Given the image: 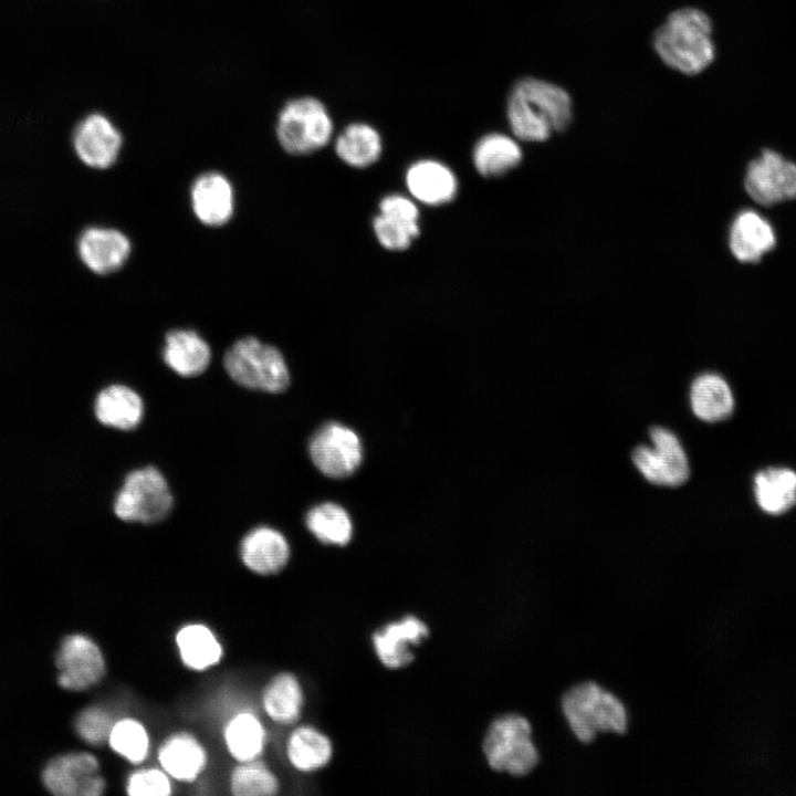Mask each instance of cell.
Here are the masks:
<instances>
[{
  "mask_svg": "<svg viewBox=\"0 0 796 796\" xmlns=\"http://www.w3.org/2000/svg\"><path fill=\"white\" fill-rule=\"evenodd\" d=\"M505 111L510 129L517 140L540 143L569 126L573 101L562 86L525 76L511 87Z\"/></svg>",
  "mask_w": 796,
  "mask_h": 796,
  "instance_id": "cell-1",
  "label": "cell"
},
{
  "mask_svg": "<svg viewBox=\"0 0 796 796\" xmlns=\"http://www.w3.org/2000/svg\"><path fill=\"white\" fill-rule=\"evenodd\" d=\"M713 24L702 10L684 7L671 12L653 34V49L670 69L696 75L715 59Z\"/></svg>",
  "mask_w": 796,
  "mask_h": 796,
  "instance_id": "cell-2",
  "label": "cell"
},
{
  "mask_svg": "<svg viewBox=\"0 0 796 796\" xmlns=\"http://www.w3.org/2000/svg\"><path fill=\"white\" fill-rule=\"evenodd\" d=\"M561 710L572 733L584 744L599 734H622L628 729L625 704L594 681L568 688L561 698Z\"/></svg>",
  "mask_w": 796,
  "mask_h": 796,
  "instance_id": "cell-3",
  "label": "cell"
},
{
  "mask_svg": "<svg viewBox=\"0 0 796 796\" xmlns=\"http://www.w3.org/2000/svg\"><path fill=\"white\" fill-rule=\"evenodd\" d=\"M482 751L493 771L511 776H526L540 763L532 725L526 718L515 713L499 716L489 725Z\"/></svg>",
  "mask_w": 796,
  "mask_h": 796,
  "instance_id": "cell-4",
  "label": "cell"
},
{
  "mask_svg": "<svg viewBox=\"0 0 796 796\" xmlns=\"http://www.w3.org/2000/svg\"><path fill=\"white\" fill-rule=\"evenodd\" d=\"M281 147L294 156H306L325 148L334 137V121L326 105L316 97L289 101L276 122Z\"/></svg>",
  "mask_w": 796,
  "mask_h": 796,
  "instance_id": "cell-5",
  "label": "cell"
},
{
  "mask_svg": "<svg viewBox=\"0 0 796 796\" xmlns=\"http://www.w3.org/2000/svg\"><path fill=\"white\" fill-rule=\"evenodd\" d=\"M228 375L240 386L276 394L290 384V373L282 353L255 337L237 341L223 359Z\"/></svg>",
  "mask_w": 796,
  "mask_h": 796,
  "instance_id": "cell-6",
  "label": "cell"
},
{
  "mask_svg": "<svg viewBox=\"0 0 796 796\" xmlns=\"http://www.w3.org/2000/svg\"><path fill=\"white\" fill-rule=\"evenodd\" d=\"M174 500L165 476L154 467L132 471L114 503L116 516L127 522L156 523L164 520Z\"/></svg>",
  "mask_w": 796,
  "mask_h": 796,
  "instance_id": "cell-7",
  "label": "cell"
},
{
  "mask_svg": "<svg viewBox=\"0 0 796 796\" xmlns=\"http://www.w3.org/2000/svg\"><path fill=\"white\" fill-rule=\"evenodd\" d=\"M652 447L639 446L632 452L638 471L650 483L679 486L690 475L688 457L674 433L662 427L649 431Z\"/></svg>",
  "mask_w": 796,
  "mask_h": 796,
  "instance_id": "cell-8",
  "label": "cell"
},
{
  "mask_svg": "<svg viewBox=\"0 0 796 796\" xmlns=\"http://www.w3.org/2000/svg\"><path fill=\"white\" fill-rule=\"evenodd\" d=\"M310 455L325 475L343 479L352 475L363 460L359 437L348 427L328 422L321 427L310 441Z\"/></svg>",
  "mask_w": 796,
  "mask_h": 796,
  "instance_id": "cell-9",
  "label": "cell"
},
{
  "mask_svg": "<svg viewBox=\"0 0 796 796\" xmlns=\"http://www.w3.org/2000/svg\"><path fill=\"white\" fill-rule=\"evenodd\" d=\"M43 783L59 796H100L106 787L98 760L87 752L53 758L44 768Z\"/></svg>",
  "mask_w": 796,
  "mask_h": 796,
  "instance_id": "cell-10",
  "label": "cell"
},
{
  "mask_svg": "<svg viewBox=\"0 0 796 796\" xmlns=\"http://www.w3.org/2000/svg\"><path fill=\"white\" fill-rule=\"evenodd\" d=\"M59 684L71 691L96 685L106 673V662L97 643L84 635L67 636L56 653Z\"/></svg>",
  "mask_w": 796,
  "mask_h": 796,
  "instance_id": "cell-11",
  "label": "cell"
},
{
  "mask_svg": "<svg viewBox=\"0 0 796 796\" xmlns=\"http://www.w3.org/2000/svg\"><path fill=\"white\" fill-rule=\"evenodd\" d=\"M744 184L750 197L764 206L796 198V165L765 149L747 166Z\"/></svg>",
  "mask_w": 796,
  "mask_h": 796,
  "instance_id": "cell-12",
  "label": "cell"
},
{
  "mask_svg": "<svg viewBox=\"0 0 796 796\" xmlns=\"http://www.w3.org/2000/svg\"><path fill=\"white\" fill-rule=\"evenodd\" d=\"M404 181L409 196L419 205L431 208L453 202L460 188L454 170L436 158L412 161L405 171Z\"/></svg>",
  "mask_w": 796,
  "mask_h": 796,
  "instance_id": "cell-13",
  "label": "cell"
},
{
  "mask_svg": "<svg viewBox=\"0 0 796 796\" xmlns=\"http://www.w3.org/2000/svg\"><path fill=\"white\" fill-rule=\"evenodd\" d=\"M123 137L102 114H91L75 128L73 145L78 158L92 168L105 169L117 159Z\"/></svg>",
  "mask_w": 796,
  "mask_h": 796,
  "instance_id": "cell-14",
  "label": "cell"
},
{
  "mask_svg": "<svg viewBox=\"0 0 796 796\" xmlns=\"http://www.w3.org/2000/svg\"><path fill=\"white\" fill-rule=\"evenodd\" d=\"M429 635L428 626L415 616L390 622L373 635V645L380 662L389 669L408 666L415 659L412 647Z\"/></svg>",
  "mask_w": 796,
  "mask_h": 796,
  "instance_id": "cell-15",
  "label": "cell"
},
{
  "mask_svg": "<svg viewBox=\"0 0 796 796\" xmlns=\"http://www.w3.org/2000/svg\"><path fill=\"white\" fill-rule=\"evenodd\" d=\"M78 254L94 273L109 274L121 269L128 259L132 244L121 231L112 228L86 229L78 240Z\"/></svg>",
  "mask_w": 796,
  "mask_h": 796,
  "instance_id": "cell-16",
  "label": "cell"
},
{
  "mask_svg": "<svg viewBox=\"0 0 796 796\" xmlns=\"http://www.w3.org/2000/svg\"><path fill=\"white\" fill-rule=\"evenodd\" d=\"M290 554V545L283 534L268 526L251 530L240 544L242 563L259 575H274L282 570Z\"/></svg>",
  "mask_w": 796,
  "mask_h": 796,
  "instance_id": "cell-17",
  "label": "cell"
},
{
  "mask_svg": "<svg viewBox=\"0 0 796 796\" xmlns=\"http://www.w3.org/2000/svg\"><path fill=\"white\" fill-rule=\"evenodd\" d=\"M190 197L196 217L207 226H222L233 213V188L228 178L219 172L210 171L199 176L191 187Z\"/></svg>",
  "mask_w": 796,
  "mask_h": 796,
  "instance_id": "cell-18",
  "label": "cell"
},
{
  "mask_svg": "<svg viewBox=\"0 0 796 796\" xmlns=\"http://www.w3.org/2000/svg\"><path fill=\"white\" fill-rule=\"evenodd\" d=\"M158 761L170 778L190 783L205 771L208 756L195 735L177 732L169 735L158 748Z\"/></svg>",
  "mask_w": 796,
  "mask_h": 796,
  "instance_id": "cell-19",
  "label": "cell"
},
{
  "mask_svg": "<svg viewBox=\"0 0 796 796\" xmlns=\"http://www.w3.org/2000/svg\"><path fill=\"white\" fill-rule=\"evenodd\" d=\"M334 151L344 165L355 169H366L381 158L384 142L380 133L373 125L353 122L336 135Z\"/></svg>",
  "mask_w": 796,
  "mask_h": 796,
  "instance_id": "cell-20",
  "label": "cell"
},
{
  "mask_svg": "<svg viewBox=\"0 0 796 796\" xmlns=\"http://www.w3.org/2000/svg\"><path fill=\"white\" fill-rule=\"evenodd\" d=\"M472 164L484 178H498L515 169L523 153L515 137L500 132L481 136L472 148Z\"/></svg>",
  "mask_w": 796,
  "mask_h": 796,
  "instance_id": "cell-21",
  "label": "cell"
},
{
  "mask_svg": "<svg viewBox=\"0 0 796 796\" xmlns=\"http://www.w3.org/2000/svg\"><path fill=\"white\" fill-rule=\"evenodd\" d=\"M730 249L741 262H756L774 248L776 237L769 222L753 210H743L730 229Z\"/></svg>",
  "mask_w": 796,
  "mask_h": 796,
  "instance_id": "cell-22",
  "label": "cell"
},
{
  "mask_svg": "<svg viewBox=\"0 0 796 796\" xmlns=\"http://www.w3.org/2000/svg\"><path fill=\"white\" fill-rule=\"evenodd\" d=\"M163 357L166 365L178 375L193 377L207 369L211 350L195 331L174 329L166 335Z\"/></svg>",
  "mask_w": 796,
  "mask_h": 796,
  "instance_id": "cell-23",
  "label": "cell"
},
{
  "mask_svg": "<svg viewBox=\"0 0 796 796\" xmlns=\"http://www.w3.org/2000/svg\"><path fill=\"white\" fill-rule=\"evenodd\" d=\"M143 400L133 389L124 385H112L104 388L95 401V415L105 426L132 430L143 418Z\"/></svg>",
  "mask_w": 796,
  "mask_h": 796,
  "instance_id": "cell-24",
  "label": "cell"
},
{
  "mask_svg": "<svg viewBox=\"0 0 796 796\" xmlns=\"http://www.w3.org/2000/svg\"><path fill=\"white\" fill-rule=\"evenodd\" d=\"M262 708L274 723L291 725L302 713L304 694L298 679L290 672L274 675L262 692Z\"/></svg>",
  "mask_w": 796,
  "mask_h": 796,
  "instance_id": "cell-25",
  "label": "cell"
},
{
  "mask_svg": "<svg viewBox=\"0 0 796 796\" xmlns=\"http://www.w3.org/2000/svg\"><path fill=\"white\" fill-rule=\"evenodd\" d=\"M176 645L182 663L195 671H205L218 664L223 650L213 631L203 624L182 626L176 633Z\"/></svg>",
  "mask_w": 796,
  "mask_h": 796,
  "instance_id": "cell-26",
  "label": "cell"
},
{
  "mask_svg": "<svg viewBox=\"0 0 796 796\" xmlns=\"http://www.w3.org/2000/svg\"><path fill=\"white\" fill-rule=\"evenodd\" d=\"M285 750L290 764L304 773L325 767L333 756L328 736L311 725L295 727L287 737Z\"/></svg>",
  "mask_w": 796,
  "mask_h": 796,
  "instance_id": "cell-27",
  "label": "cell"
},
{
  "mask_svg": "<svg viewBox=\"0 0 796 796\" xmlns=\"http://www.w3.org/2000/svg\"><path fill=\"white\" fill-rule=\"evenodd\" d=\"M223 740L229 754L234 760L248 762L262 754L266 743V732L253 712L242 710L226 723Z\"/></svg>",
  "mask_w": 796,
  "mask_h": 796,
  "instance_id": "cell-28",
  "label": "cell"
},
{
  "mask_svg": "<svg viewBox=\"0 0 796 796\" xmlns=\"http://www.w3.org/2000/svg\"><path fill=\"white\" fill-rule=\"evenodd\" d=\"M690 402L694 415L708 422L724 420L734 407L729 385L715 374H703L693 380Z\"/></svg>",
  "mask_w": 796,
  "mask_h": 796,
  "instance_id": "cell-29",
  "label": "cell"
},
{
  "mask_svg": "<svg viewBox=\"0 0 796 796\" xmlns=\"http://www.w3.org/2000/svg\"><path fill=\"white\" fill-rule=\"evenodd\" d=\"M758 505L767 513L781 514L796 502V473L788 469H767L755 476Z\"/></svg>",
  "mask_w": 796,
  "mask_h": 796,
  "instance_id": "cell-30",
  "label": "cell"
},
{
  "mask_svg": "<svg viewBox=\"0 0 796 796\" xmlns=\"http://www.w3.org/2000/svg\"><path fill=\"white\" fill-rule=\"evenodd\" d=\"M305 522L311 533L325 544L344 546L352 540V520L338 504L326 502L314 506Z\"/></svg>",
  "mask_w": 796,
  "mask_h": 796,
  "instance_id": "cell-31",
  "label": "cell"
},
{
  "mask_svg": "<svg viewBox=\"0 0 796 796\" xmlns=\"http://www.w3.org/2000/svg\"><path fill=\"white\" fill-rule=\"evenodd\" d=\"M230 789L235 796H271L280 783L271 768L258 758L239 762L230 775Z\"/></svg>",
  "mask_w": 796,
  "mask_h": 796,
  "instance_id": "cell-32",
  "label": "cell"
},
{
  "mask_svg": "<svg viewBox=\"0 0 796 796\" xmlns=\"http://www.w3.org/2000/svg\"><path fill=\"white\" fill-rule=\"evenodd\" d=\"M107 742L116 754L132 764H140L149 753L148 732L144 724L134 718L115 721Z\"/></svg>",
  "mask_w": 796,
  "mask_h": 796,
  "instance_id": "cell-33",
  "label": "cell"
},
{
  "mask_svg": "<svg viewBox=\"0 0 796 796\" xmlns=\"http://www.w3.org/2000/svg\"><path fill=\"white\" fill-rule=\"evenodd\" d=\"M374 235L390 252L408 250L421 233L420 222L411 223L377 213L371 221Z\"/></svg>",
  "mask_w": 796,
  "mask_h": 796,
  "instance_id": "cell-34",
  "label": "cell"
},
{
  "mask_svg": "<svg viewBox=\"0 0 796 796\" xmlns=\"http://www.w3.org/2000/svg\"><path fill=\"white\" fill-rule=\"evenodd\" d=\"M115 723L112 713L104 706H87L76 716L75 730L80 737L92 745L107 741Z\"/></svg>",
  "mask_w": 796,
  "mask_h": 796,
  "instance_id": "cell-35",
  "label": "cell"
},
{
  "mask_svg": "<svg viewBox=\"0 0 796 796\" xmlns=\"http://www.w3.org/2000/svg\"><path fill=\"white\" fill-rule=\"evenodd\" d=\"M130 796H168L172 793L169 775L161 768H142L133 772L126 781Z\"/></svg>",
  "mask_w": 796,
  "mask_h": 796,
  "instance_id": "cell-36",
  "label": "cell"
},
{
  "mask_svg": "<svg viewBox=\"0 0 796 796\" xmlns=\"http://www.w3.org/2000/svg\"><path fill=\"white\" fill-rule=\"evenodd\" d=\"M378 213L405 222H420L419 203L407 193L390 192L381 197Z\"/></svg>",
  "mask_w": 796,
  "mask_h": 796,
  "instance_id": "cell-37",
  "label": "cell"
}]
</instances>
